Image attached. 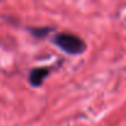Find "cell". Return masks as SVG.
Wrapping results in <instances>:
<instances>
[{
    "instance_id": "obj_1",
    "label": "cell",
    "mask_w": 126,
    "mask_h": 126,
    "mask_svg": "<svg viewBox=\"0 0 126 126\" xmlns=\"http://www.w3.org/2000/svg\"><path fill=\"white\" fill-rule=\"evenodd\" d=\"M54 43L69 54H80L87 48L85 42L80 37L73 33H68V32L58 33L54 37Z\"/></svg>"
},
{
    "instance_id": "obj_2",
    "label": "cell",
    "mask_w": 126,
    "mask_h": 126,
    "mask_svg": "<svg viewBox=\"0 0 126 126\" xmlns=\"http://www.w3.org/2000/svg\"><path fill=\"white\" fill-rule=\"evenodd\" d=\"M48 73H49L48 68H33L30 72L29 80H30V83L33 87H40L43 83L45 78L48 76Z\"/></svg>"
},
{
    "instance_id": "obj_3",
    "label": "cell",
    "mask_w": 126,
    "mask_h": 126,
    "mask_svg": "<svg viewBox=\"0 0 126 126\" xmlns=\"http://www.w3.org/2000/svg\"><path fill=\"white\" fill-rule=\"evenodd\" d=\"M48 32H49V29H47V27L31 29V33H32L35 37H38V38H42V37H43V36H46Z\"/></svg>"
}]
</instances>
